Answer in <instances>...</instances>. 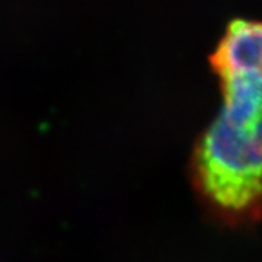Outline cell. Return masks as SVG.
I'll use <instances>...</instances> for the list:
<instances>
[{
	"label": "cell",
	"instance_id": "1",
	"mask_svg": "<svg viewBox=\"0 0 262 262\" xmlns=\"http://www.w3.org/2000/svg\"><path fill=\"white\" fill-rule=\"evenodd\" d=\"M196 184L227 215H256L261 198V121L222 113L194 153Z\"/></svg>",
	"mask_w": 262,
	"mask_h": 262
},
{
	"label": "cell",
	"instance_id": "2",
	"mask_svg": "<svg viewBox=\"0 0 262 262\" xmlns=\"http://www.w3.org/2000/svg\"><path fill=\"white\" fill-rule=\"evenodd\" d=\"M261 28L251 22H236L214 56L222 77L261 72Z\"/></svg>",
	"mask_w": 262,
	"mask_h": 262
}]
</instances>
